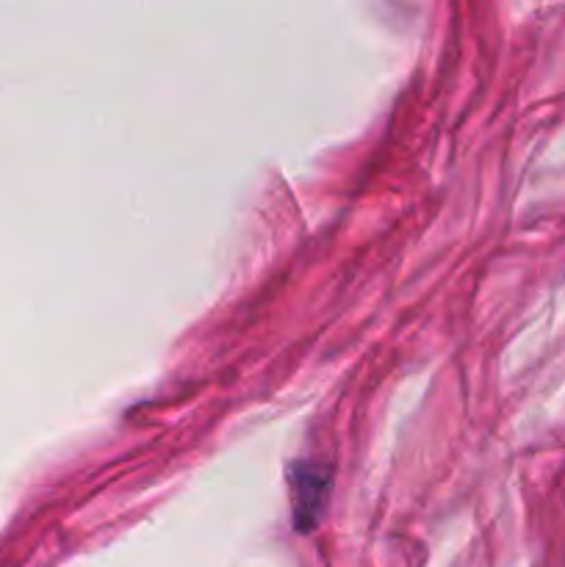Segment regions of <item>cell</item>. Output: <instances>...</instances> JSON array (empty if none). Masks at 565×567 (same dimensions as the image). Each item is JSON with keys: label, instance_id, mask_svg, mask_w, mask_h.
I'll use <instances>...</instances> for the list:
<instances>
[{"label": "cell", "instance_id": "1", "mask_svg": "<svg viewBox=\"0 0 565 567\" xmlns=\"http://www.w3.org/2000/svg\"><path fill=\"white\" fill-rule=\"evenodd\" d=\"M327 498H330V471L325 465L299 463L291 471L294 520L299 532H308L319 524Z\"/></svg>", "mask_w": 565, "mask_h": 567}]
</instances>
